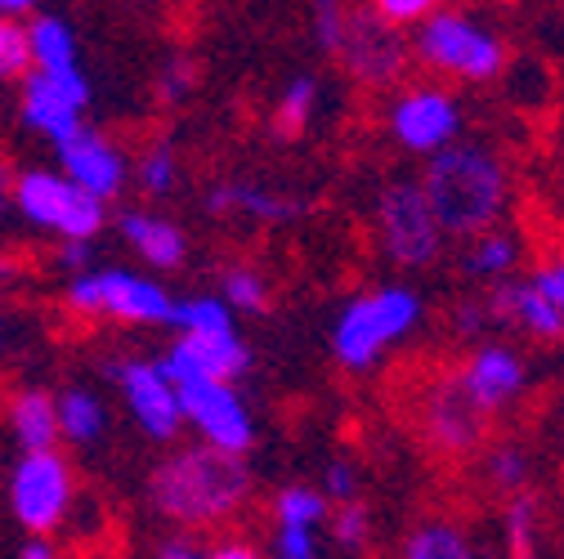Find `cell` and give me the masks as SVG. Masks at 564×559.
Wrapping results in <instances>:
<instances>
[{"label":"cell","mask_w":564,"mask_h":559,"mask_svg":"<svg viewBox=\"0 0 564 559\" xmlns=\"http://www.w3.org/2000/svg\"><path fill=\"white\" fill-rule=\"evenodd\" d=\"M386 134L394 139V149L426 162V157L462 144L466 108L453 90H444L435 81H416V86H403L386 103Z\"/></svg>","instance_id":"obj_9"},{"label":"cell","mask_w":564,"mask_h":559,"mask_svg":"<svg viewBox=\"0 0 564 559\" xmlns=\"http://www.w3.org/2000/svg\"><path fill=\"white\" fill-rule=\"evenodd\" d=\"M502 550H507V559H542V502H538V493H516L502 502Z\"/></svg>","instance_id":"obj_27"},{"label":"cell","mask_w":564,"mask_h":559,"mask_svg":"<svg viewBox=\"0 0 564 559\" xmlns=\"http://www.w3.org/2000/svg\"><path fill=\"white\" fill-rule=\"evenodd\" d=\"M63 305L95 318V322H121V327H171L175 296L149 273L117 268V264H95L77 277H67Z\"/></svg>","instance_id":"obj_5"},{"label":"cell","mask_w":564,"mask_h":559,"mask_svg":"<svg viewBox=\"0 0 564 559\" xmlns=\"http://www.w3.org/2000/svg\"><path fill=\"white\" fill-rule=\"evenodd\" d=\"M332 58L340 63V73L349 81L386 90V86H399L403 81L408 63H412V45H408V36L399 28H390L372 10H355V6H349L345 32H340Z\"/></svg>","instance_id":"obj_10"},{"label":"cell","mask_w":564,"mask_h":559,"mask_svg":"<svg viewBox=\"0 0 564 559\" xmlns=\"http://www.w3.org/2000/svg\"><path fill=\"white\" fill-rule=\"evenodd\" d=\"M399 559H498V555L484 546V537L475 528L435 515V519H421L403 533Z\"/></svg>","instance_id":"obj_21"},{"label":"cell","mask_w":564,"mask_h":559,"mask_svg":"<svg viewBox=\"0 0 564 559\" xmlns=\"http://www.w3.org/2000/svg\"><path fill=\"white\" fill-rule=\"evenodd\" d=\"M269 559H323L314 528H273Z\"/></svg>","instance_id":"obj_40"},{"label":"cell","mask_w":564,"mask_h":559,"mask_svg":"<svg viewBox=\"0 0 564 559\" xmlns=\"http://www.w3.org/2000/svg\"><path fill=\"white\" fill-rule=\"evenodd\" d=\"M416 179L444 238L470 242L498 229L511 211V166L498 149L479 144V139H462V144L426 157Z\"/></svg>","instance_id":"obj_1"},{"label":"cell","mask_w":564,"mask_h":559,"mask_svg":"<svg viewBox=\"0 0 564 559\" xmlns=\"http://www.w3.org/2000/svg\"><path fill=\"white\" fill-rule=\"evenodd\" d=\"M372 238H377V251L386 255V264H394L403 273L431 268L448 242L426 193H421V179L381 184V193L372 201Z\"/></svg>","instance_id":"obj_6"},{"label":"cell","mask_w":564,"mask_h":559,"mask_svg":"<svg viewBox=\"0 0 564 559\" xmlns=\"http://www.w3.org/2000/svg\"><path fill=\"white\" fill-rule=\"evenodd\" d=\"M19 559H63V550L54 546V537H28L19 546Z\"/></svg>","instance_id":"obj_44"},{"label":"cell","mask_w":564,"mask_h":559,"mask_svg":"<svg viewBox=\"0 0 564 559\" xmlns=\"http://www.w3.org/2000/svg\"><path fill=\"white\" fill-rule=\"evenodd\" d=\"M19 273H23V264H19L14 255H6V251H0V283H14Z\"/></svg>","instance_id":"obj_47"},{"label":"cell","mask_w":564,"mask_h":559,"mask_svg":"<svg viewBox=\"0 0 564 559\" xmlns=\"http://www.w3.org/2000/svg\"><path fill=\"white\" fill-rule=\"evenodd\" d=\"M416 430H421V443H426L435 457H448V461H462L470 452L484 448L488 439V421L475 412V403L462 394L457 376L444 372L435 376L416 398Z\"/></svg>","instance_id":"obj_11"},{"label":"cell","mask_w":564,"mask_h":559,"mask_svg":"<svg viewBox=\"0 0 564 559\" xmlns=\"http://www.w3.org/2000/svg\"><path fill=\"white\" fill-rule=\"evenodd\" d=\"M529 287H533L542 300H551V305L564 314V246L546 251V255L533 264V273H529Z\"/></svg>","instance_id":"obj_38"},{"label":"cell","mask_w":564,"mask_h":559,"mask_svg":"<svg viewBox=\"0 0 564 559\" xmlns=\"http://www.w3.org/2000/svg\"><path fill=\"white\" fill-rule=\"evenodd\" d=\"M58 403V439L73 448H99L108 435V407L95 390L86 385H67L63 394H54Z\"/></svg>","instance_id":"obj_25"},{"label":"cell","mask_w":564,"mask_h":559,"mask_svg":"<svg viewBox=\"0 0 564 559\" xmlns=\"http://www.w3.org/2000/svg\"><path fill=\"white\" fill-rule=\"evenodd\" d=\"M28 45H32V73H45V77L82 73L77 32L67 28V19H58V14H36V19L28 23Z\"/></svg>","instance_id":"obj_24"},{"label":"cell","mask_w":564,"mask_h":559,"mask_svg":"<svg viewBox=\"0 0 564 559\" xmlns=\"http://www.w3.org/2000/svg\"><path fill=\"white\" fill-rule=\"evenodd\" d=\"M6 426H10V435L19 443V452H50V448L63 443L58 439V403L41 385H28V390H19L10 398Z\"/></svg>","instance_id":"obj_22"},{"label":"cell","mask_w":564,"mask_h":559,"mask_svg":"<svg viewBox=\"0 0 564 559\" xmlns=\"http://www.w3.org/2000/svg\"><path fill=\"white\" fill-rule=\"evenodd\" d=\"M220 300L234 314H264L269 309V277L256 264H234L220 273Z\"/></svg>","instance_id":"obj_31"},{"label":"cell","mask_w":564,"mask_h":559,"mask_svg":"<svg viewBox=\"0 0 564 559\" xmlns=\"http://www.w3.org/2000/svg\"><path fill=\"white\" fill-rule=\"evenodd\" d=\"M180 412H184V426H193L197 439L210 448L234 452V457H247L256 448V416L234 381L180 385Z\"/></svg>","instance_id":"obj_13"},{"label":"cell","mask_w":564,"mask_h":559,"mask_svg":"<svg viewBox=\"0 0 564 559\" xmlns=\"http://www.w3.org/2000/svg\"><path fill=\"white\" fill-rule=\"evenodd\" d=\"M54 157H58V171L67 179H73L77 188H86L90 197H99L104 206L112 197H121L126 184H130V157H126V149L117 144V139H108L104 130H95V125H82V130H73L67 139H58Z\"/></svg>","instance_id":"obj_16"},{"label":"cell","mask_w":564,"mask_h":559,"mask_svg":"<svg viewBox=\"0 0 564 559\" xmlns=\"http://www.w3.org/2000/svg\"><path fill=\"white\" fill-rule=\"evenodd\" d=\"M318 99H323L318 77H314V73H296L288 86L278 90V99H273V112H269L273 134H278V139H296V134H305L310 121H314V112H318Z\"/></svg>","instance_id":"obj_26"},{"label":"cell","mask_w":564,"mask_h":559,"mask_svg":"<svg viewBox=\"0 0 564 559\" xmlns=\"http://www.w3.org/2000/svg\"><path fill=\"white\" fill-rule=\"evenodd\" d=\"M421 318H426V300H421L416 287L381 283V287L349 296L336 309L332 331H327V349L349 376H364L421 327Z\"/></svg>","instance_id":"obj_3"},{"label":"cell","mask_w":564,"mask_h":559,"mask_svg":"<svg viewBox=\"0 0 564 559\" xmlns=\"http://www.w3.org/2000/svg\"><path fill=\"white\" fill-rule=\"evenodd\" d=\"M520 260H524L520 233H511V229H488V233H479V238H470V242L462 246L457 268H462L466 277H475V283H488V287H492V283H507V277H516Z\"/></svg>","instance_id":"obj_23"},{"label":"cell","mask_w":564,"mask_h":559,"mask_svg":"<svg viewBox=\"0 0 564 559\" xmlns=\"http://www.w3.org/2000/svg\"><path fill=\"white\" fill-rule=\"evenodd\" d=\"M108 376L130 412V421L144 430V439L153 443H171L184 426L180 412V385L166 376L162 359H112Z\"/></svg>","instance_id":"obj_12"},{"label":"cell","mask_w":564,"mask_h":559,"mask_svg":"<svg viewBox=\"0 0 564 559\" xmlns=\"http://www.w3.org/2000/svg\"><path fill=\"white\" fill-rule=\"evenodd\" d=\"M171 327L180 336H229V331H238V314L220 296H184V300H175Z\"/></svg>","instance_id":"obj_30"},{"label":"cell","mask_w":564,"mask_h":559,"mask_svg":"<svg viewBox=\"0 0 564 559\" xmlns=\"http://www.w3.org/2000/svg\"><path fill=\"white\" fill-rule=\"evenodd\" d=\"M345 14H349L345 0H314V41L323 54L336 50V41L345 32Z\"/></svg>","instance_id":"obj_39"},{"label":"cell","mask_w":564,"mask_h":559,"mask_svg":"<svg viewBox=\"0 0 564 559\" xmlns=\"http://www.w3.org/2000/svg\"><path fill=\"white\" fill-rule=\"evenodd\" d=\"M6 340H10V318L0 314V344H6Z\"/></svg>","instance_id":"obj_48"},{"label":"cell","mask_w":564,"mask_h":559,"mask_svg":"<svg viewBox=\"0 0 564 559\" xmlns=\"http://www.w3.org/2000/svg\"><path fill=\"white\" fill-rule=\"evenodd\" d=\"M484 305L492 314V327L524 331V336H533L542 344L564 340V314L529 287V277H507V283H492L484 292Z\"/></svg>","instance_id":"obj_19"},{"label":"cell","mask_w":564,"mask_h":559,"mask_svg":"<svg viewBox=\"0 0 564 559\" xmlns=\"http://www.w3.org/2000/svg\"><path fill=\"white\" fill-rule=\"evenodd\" d=\"M32 73V45H28V23L0 19V81H23Z\"/></svg>","instance_id":"obj_34"},{"label":"cell","mask_w":564,"mask_h":559,"mask_svg":"<svg viewBox=\"0 0 564 559\" xmlns=\"http://www.w3.org/2000/svg\"><path fill=\"white\" fill-rule=\"evenodd\" d=\"M453 331L462 336V340H484V336H492L498 327H492V314H488V305H484V296H475V300H462L457 309H453Z\"/></svg>","instance_id":"obj_41"},{"label":"cell","mask_w":564,"mask_h":559,"mask_svg":"<svg viewBox=\"0 0 564 559\" xmlns=\"http://www.w3.org/2000/svg\"><path fill=\"white\" fill-rule=\"evenodd\" d=\"M202 559H260V550L251 541H242V537H225L210 550H202Z\"/></svg>","instance_id":"obj_43"},{"label":"cell","mask_w":564,"mask_h":559,"mask_svg":"<svg viewBox=\"0 0 564 559\" xmlns=\"http://www.w3.org/2000/svg\"><path fill=\"white\" fill-rule=\"evenodd\" d=\"M368 10L377 14V19H386L390 28H421V23H426L435 10H444V0H368Z\"/></svg>","instance_id":"obj_37"},{"label":"cell","mask_w":564,"mask_h":559,"mask_svg":"<svg viewBox=\"0 0 564 559\" xmlns=\"http://www.w3.org/2000/svg\"><path fill=\"white\" fill-rule=\"evenodd\" d=\"M560 201H564V175H560Z\"/></svg>","instance_id":"obj_50"},{"label":"cell","mask_w":564,"mask_h":559,"mask_svg":"<svg viewBox=\"0 0 564 559\" xmlns=\"http://www.w3.org/2000/svg\"><path fill=\"white\" fill-rule=\"evenodd\" d=\"M41 6V0H0V19H23Z\"/></svg>","instance_id":"obj_46"},{"label":"cell","mask_w":564,"mask_h":559,"mask_svg":"<svg viewBox=\"0 0 564 559\" xmlns=\"http://www.w3.org/2000/svg\"><path fill=\"white\" fill-rule=\"evenodd\" d=\"M484 483L492 487V493H502L516 497V493H529V483H533V452L520 443V439H498V443H488L484 448Z\"/></svg>","instance_id":"obj_28"},{"label":"cell","mask_w":564,"mask_h":559,"mask_svg":"<svg viewBox=\"0 0 564 559\" xmlns=\"http://www.w3.org/2000/svg\"><path fill=\"white\" fill-rule=\"evenodd\" d=\"M10 201L32 229L54 233L58 242H95L99 229L108 224V206L99 197L77 188L63 171L45 166L19 171L10 184Z\"/></svg>","instance_id":"obj_7"},{"label":"cell","mask_w":564,"mask_h":559,"mask_svg":"<svg viewBox=\"0 0 564 559\" xmlns=\"http://www.w3.org/2000/svg\"><path fill=\"white\" fill-rule=\"evenodd\" d=\"M90 77L86 73H63V77H45V73H28L19 86V121L58 144L73 130L86 125V108H90Z\"/></svg>","instance_id":"obj_15"},{"label":"cell","mask_w":564,"mask_h":559,"mask_svg":"<svg viewBox=\"0 0 564 559\" xmlns=\"http://www.w3.org/2000/svg\"><path fill=\"white\" fill-rule=\"evenodd\" d=\"M359 465L355 461H345V457H332L323 465V483H318V493L332 502V506H349V502H359Z\"/></svg>","instance_id":"obj_36"},{"label":"cell","mask_w":564,"mask_h":559,"mask_svg":"<svg viewBox=\"0 0 564 559\" xmlns=\"http://www.w3.org/2000/svg\"><path fill=\"white\" fill-rule=\"evenodd\" d=\"M453 376H457L462 394L475 403V412L484 416V421L511 412L529 390V363L507 340H479Z\"/></svg>","instance_id":"obj_14"},{"label":"cell","mask_w":564,"mask_h":559,"mask_svg":"<svg viewBox=\"0 0 564 559\" xmlns=\"http://www.w3.org/2000/svg\"><path fill=\"white\" fill-rule=\"evenodd\" d=\"M130 175H134V184L144 188L149 197H171L180 188V157H175V149L162 139V144H149L144 149V157L134 162Z\"/></svg>","instance_id":"obj_32"},{"label":"cell","mask_w":564,"mask_h":559,"mask_svg":"<svg viewBox=\"0 0 564 559\" xmlns=\"http://www.w3.org/2000/svg\"><path fill=\"white\" fill-rule=\"evenodd\" d=\"M54 264H58L67 277H77V273L95 268V242H58Z\"/></svg>","instance_id":"obj_42"},{"label":"cell","mask_w":564,"mask_h":559,"mask_svg":"<svg viewBox=\"0 0 564 559\" xmlns=\"http://www.w3.org/2000/svg\"><path fill=\"white\" fill-rule=\"evenodd\" d=\"M332 519V502L314 483H288L273 493V528H323Z\"/></svg>","instance_id":"obj_29"},{"label":"cell","mask_w":564,"mask_h":559,"mask_svg":"<svg viewBox=\"0 0 564 559\" xmlns=\"http://www.w3.org/2000/svg\"><path fill=\"white\" fill-rule=\"evenodd\" d=\"M206 216L216 220H256V224H288L305 216V197L288 193V188H273L260 179H225L216 188H206L202 197Z\"/></svg>","instance_id":"obj_18"},{"label":"cell","mask_w":564,"mask_h":559,"mask_svg":"<svg viewBox=\"0 0 564 559\" xmlns=\"http://www.w3.org/2000/svg\"><path fill=\"white\" fill-rule=\"evenodd\" d=\"M158 559H202V550H197L193 541L175 537V541H166V546H162V555H158Z\"/></svg>","instance_id":"obj_45"},{"label":"cell","mask_w":564,"mask_h":559,"mask_svg":"<svg viewBox=\"0 0 564 559\" xmlns=\"http://www.w3.org/2000/svg\"><path fill=\"white\" fill-rule=\"evenodd\" d=\"M162 368L175 385L238 381L251 368V344L238 331H229V336H175L162 354Z\"/></svg>","instance_id":"obj_17"},{"label":"cell","mask_w":564,"mask_h":559,"mask_svg":"<svg viewBox=\"0 0 564 559\" xmlns=\"http://www.w3.org/2000/svg\"><path fill=\"white\" fill-rule=\"evenodd\" d=\"M117 238L158 273H171V268H180L188 260V233L171 216L144 211V206L117 216Z\"/></svg>","instance_id":"obj_20"},{"label":"cell","mask_w":564,"mask_h":559,"mask_svg":"<svg viewBox=\"0 0 564 559\" xmlns=\"http://www.w3.org/2000/svg\"><path fill=\"white\" fill-rule=\"evenodd\" d=\"M327 533H332V541H336L340 550H349V555L368 550V541H372V515H368V506H364V502L336 506L332 519H327Z\"/></svg>","instance_id":"obj_33"},{"label":"cell","mask_w":564,"mask_h":559,"mask_svg":"<svg viewBox=\"0 0 564 559\" xmlns=\"http://www.w3.org/2000/svg\"><path fill=\"white\" fill-rule=\"evenodd\" d=\"M6 201H10V193H0V216H6Z\"/></svg>","instance_id":"obj_49"},{"label":"cell","mask_w":564,"mask_h":559,"mask_svg":"<svg viewBox=\"0 0 564 559\" xmlns=\"http://www.w3.org/2000/svg\"><path fill=\"white\" fill-rule=\"evenodd\" d=\"M197 90V63L188 54H171L162 67H158V99L166 108H180L188 95Z\"/></svg>","instance_id":"obj_35"},{"label":"cell","mask_w":564,"mask_h":559,"mask_svg":"<svg viewBox=\"0 0 564 559\" xmlns=\"http://www.w3.org/2000/svg\"><path fill=\"white\" fill-rule=\"evenodd\" d=\"M6 502H10L14 524L28 537H54L67 524V515H73V506H77L73 461H67L58 448H50V452H23L10 465Z\"/></svg>","instance_id":"obj_8"},{"label":"cell","mask_w":564,"mask_h":559,"mask_svg":"<svg viewBox=\"0 0 564 559\" xmlns=\"http://www.w3.org/2000/svg\"><path fill=\"white\" fill-rule=\"evenodd\" d=\"M256 493L251 465L210 443L175 448L149 479V502L180 528H216L247 511Z\"/></svg>","instance_id":"obj_2"},{"label":"cell","mask_w":564,"mask_h":559,"mask_svg":"<svg viewBox=\"0 0 564 559\" xmlns=\"http://www.w3.org/2000/svg\"><path fill=\"white\" fill-rule=\"evenodd\" d=\"M408 45H412V58L426 67V73L462 81V86H488L507 73L502 32L462 6L435 10L421 28H412Z\"/></svg>","instance_id":"obj_4"}]
</instances>
